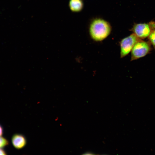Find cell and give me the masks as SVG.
Instances as JSON below:
<instances>
[{"mask_svg": "<svg viewBox=\"0 0 155 155\" xmlns=\"http://www.w3.org/2000/svg\"><path fill=\"white\" fill-rule=\"evenodd\" d=\"M11 142L13 146L16 149H20L24 148L26 144V140L22 135L15 134L11 138Z\"/></svg>", "mask_w": 155, "mask_h": 155, "instance_id": "cell-5", "label": "cell"}, {"mask_svg": "<svg viewBox=\"0 0 155 155\" xmlns=\"http://www.w3.org/2000/svg\"><path fill=\"white\" fill-rule=\"evenodd\" d=\"M6 153L5 150L2 148H0V155H5Z\"/></svg>", "mask_w": 155, "mask_h": 155, "instance_id": "cell-9", "label": "cell"}, {"mask_svg": "<svg viewBox=\"0 0 155 155\" xmlns=\"http://www.w3.org/2000/svg\"><path fill=\"white\" fill-rule=\"evenodd\" d=\"M8 141L5 138L0 137V148L4 147L9 144Z\"/></svg>", "mask_w": 155, "mask_h": 155, "instance_id": "cell-8", "label": "cell"}, {"mask_svg": "<svg viewBox=\"0 0 155 155\" xmlns=\"http://www.w3.org/2000/svg\"><path fill=\"white\" fill-rule=\"evenodd\" d=\"M155 29V23L135 24L131 31L138 38L142 39L148 37L152 30Z\"/></svg>", "mask_w": 155, "mask_h": 155, "instance_id": "cell-4", "label": "cell"}, {"mask_svg": "<svg viewBox=\"0 0 155 155\" xmlns=\"http://www.w3.org/2000/svg\"><path fill=\"white\" fill-rule=\"evenodd\" d=\"M85 154V155H86V154H93V153H91V152H86V153H85V154Z\"/></svg>", "mask_w": 155, "mask_h": 155, "instance_id": "cell-11", "label": "cell"}, {"mask_svg": "<svg viewBox=\"0 0 155 155\" xmlns=\"http://www.w3.org/2000/svg\"><path fill=\"white\" fill-rule=\"evenodd\" d=\"M112 31L110 23L100 18L94 19L89 27V33L91 38L96 41H102L108 37Z\"/></svg>", "mask_w": 155, "mask_h": 155, "instance_id": "cell-1", "label": "cell"}, {"mask_svg": "<svg viewBox=\"0 0 155 155\" xmlns=\"http://www.w3.org/2000/svg\"><path fill=\"white\" fill-rule=\"evenodd\" d=\"M3 133V129L2 126L0 125V136H1Z\"/></svg>", "mask_w": 155, "mask_h": 155, "instance_id": "cell-10", "label": "cell"}, {"mask_svg": "<svg viewBox=\"0 0 155 155\" xmlns=\"http://www.w3.org/2000/svg\"><path fill=\"white\" fill-rule=\"evenodd\" d=\"M69 6L71 11L73 12H79L84 8V3L83 0H69Z\"/></svg>", "mask_w": 155, "mask_h": 155, "instance_id": "cell-6", "label": "cell"}, {"mask_svg": "<svg viewBox=\"0 0 155 155\" xmlns=\"http://www.w3.org/2000/svg\"><path fill=\"white\" fill-rule=\"evenodd\" d=\"M152 50L148 42L140 40L134 45L131 51L130 61H132L144 57L150 53Z\"/></svg>", "mask_w": 155, "mask_h": 155, "instance_id": "cell-2", "label": "cell"}, {"mask_svg": "<svg viewBox=\"0 0 155 155\" xmlns=\"http://www.w3.org/2000/svg\"><path fill=\"white\" fill-rule=\"evenodd\" d=\"M140 40L133 33L122 39L119 42L121 58L127 55L131 52L135 44Z\"/></svg>", "mask_w": 155, "mask_h": 155, "instance_id": "cell-3", "label": "cell"}, {"mask_svg": "<svg viewBox=\"0 0 155 155\" xmlns=\"http://www.w3.org/2000/svg\"><path fill=\"white\" fill-rule=\"evenodd\" d=\"M148 38L149 42L155 50V29L152 31Z\"/></svg>", "mask_w": 155, "mask_h": 155, "instance_id": "cell-7", "label": "cell"}]
</instances>
